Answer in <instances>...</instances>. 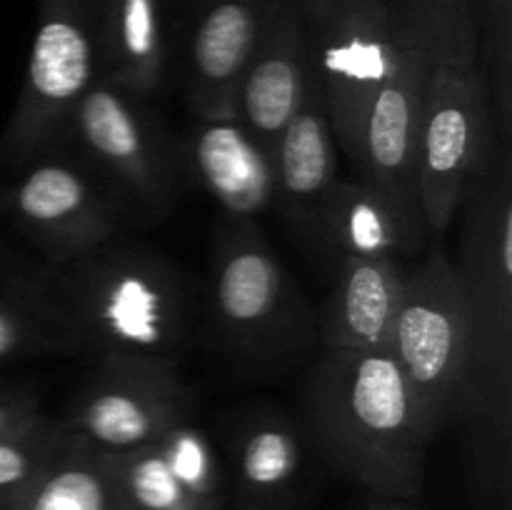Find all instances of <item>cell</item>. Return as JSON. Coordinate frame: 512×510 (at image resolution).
<instances>
[{
	"mask_svg": "<svg viewBox=\"0 0 512 510\" xmlns=\"http://www.w3.org/2000/svg\"><path fill=\"white\" fill-rule=\"evenodd\" d=\"M465 228L455 263L473 328V425L480 488L510 508L512 433V150L495 143L465 190Z\"/></svg>",
	"mask_w": 512,
	"mask_h": 510,
	"instance_id": "obj_2",
	"label": "cell"
},
{
	"mask_svg": "<svg viewBox=\"0 0 512 510\" xmlns=\"http://www.w3.org/2000/svg\"><path fill=\"white\" fill-rule=\"evenodd\" d=\"M0 283L28 298L75 353L175 363L188 340V300L173 270L140 250L105 248L75 260H23L0 250Z\"/></svg>",
	"mask_w": 512,
	"mask_h": 510,
	"instance_id": "obj_1",
	"label": "cell"
},
{
	"mask_svg": "<svg viewBox=\"0 0 512 510\" xmlns=\"http://www.w3.org/2000/svg\"><path fill=\"white\" fill-rule=\"evenodd\" d=\"M185 148L195 178L230 218L250 223L275 205L273 150L250 133L235 110L195 115Z\"/></svg>",
	"mask_w": 512,
	"mask_h": 510,
	"instance_id": "obj_15",
	"label": "cell"
},
{
	"mask_svg": "<svg viewBox=\"0 0 512 510\" xmlns=\"http://www.w3.org/2000/svg\"><path fill=\"white\" fill-rule=\"evenodd\" d=\"M275 205L310 233L315 213L338 183V143L313 70L303 103L273 148Z\"/></svg>",
	"mask_w": 512,
	"mask_h": 510,
	"instance_id": "obj_17",
	"label": "cell"
},
{
	"mask_svg": "<svg viewBox=\"0 0 512 510\" xmlns=\"http://www.w3.org/2000/svg\"><path fill=\"white\" fill-rule=\"evenodd\" d=\"M408 268L393 258L340 260L338 283L325 310V350L388 348Z\"/></svg>",
	"mask_w": 512,
	"mask_h": 510,
	"instance_id": "obj_18",
	"label": "cell"
},
{
	"mask_svg": "<svg viewBox=\"0 0 512 510\" xmlns=\"http://www.w3.org/2000/svg\"><path fill=\"white\" fill-rule=\"evenodd\" d=\"M8 208L45 260L53 263L105 248L120 223L118 203L83 165L58 150L28 160L8 193Z\"/></svg>",
	"mask_w": 512,
	"mask_h": 510,
	"instance_id": "obj_11",
	"label": "cell"
},
{
	"mask_svg": "<svg viewBox=\"0 0 512 510\" xmlns=\"http://www.w3.org/2000/svg\"><path fill=\"white\" fill-rule=\"evenodd\" d=\"M495 115L480 60H433L418 143V205L428 233L445 235L495 148Z\"/></svg>",
	"mask_w": 512,
	"mask_h": 510,
	"instance_id": "obj_5",
	"label": "cell"
},
{
	"mask_svg": "<svg viewBox=\"0 0 512 510\" xmlns=\"http://www.w3.org/2000/svg\"><path fill=\"white\" fill-rule=\"evenodd\" d=\"M40 415L38 398L28 393H15V395H3L0 398V438L13 430L23 428L30 420H35Z\"/></svg>",
	"mask_w": 512,
	"mask_h": 510,
	"instance_id": "obj_26",
	"label": "cell"
},
{
	"mask_svg": "<svg viewBox=\"0 0 512 510\" xmlns=\"http://www.w3.org/2000/svg\"><path fill=\"white\" fill-rule=\"evenodd\" d=\"M390 353L408 378L435 435L468 415L473 390V328L458 268L440 248L405 278Z\"/></svg>",
	"mask_w": 512,
	"mask_h": 510,
	"instance_id": "obj_4",
	"label": "cell"
},
{
	"mask_svg": "<svg viewBox=\"0 0 512 510\" xmlns=\"http://www.w3.org/2000/svg\"><path fill=\"white\" fill-rule=\"evenodd\" d=\"M235 490L245 510H280L293 500L303 473V448L293 425L263 415L235 438Z\"/></svg>",
	"mask_w": 512,
	"mask_h": 510,
	"instance_id": "obj_20",
	"label": "cell"
},
{
	"mask_svg": "<svg viewBox=\"0 0 512 510\" xmlns=\"http://www.w3.org/2000/svg\"><path fill=\"white\" fill-rule=\"evenodd\" d=\"M305 418L323 453L383 498H415L433 443L390 348L325 350L305 383Z\"/></svg>",
	"mask_w": 512,
	"mask_h": 510,
	"instance_id": "obj_3",
	"label": "cell"
},
{
	"mask_svg": "<svg viewBox=\"0 0 512 510\" xmlns=\"http://www.w3.org/2000/svg\"><path fill=\"white\" fill-rule=\"evenodd\" d=\"M210 295L218 328L253 358H278L310 338L303 300L278 255L245 220L220 238Z\"/></svg>",
	"mask_w": 512,
	"mask_h": 510,
	"instance_id": "obj_8",
	"label": "cell"
},
{
	"mask_svg": "<svg viewBox=\"0 0 512 510\" xmlns=\"http://www.w3.org/2000/svg\"><path fill=\"white\" fill-rule=\"evenodd\" d=\"M0 510H125L103 455L75 438Z\"/></svg>",
	"mask_w": 512,
	"mask_h": 510,
	"instance_id": "obj_21",
	"label": "cell"
},
{
	"mask_svg": "<svg viewBox=\"0 0 512 510\" xmlns=\"http://www.w3.org/2000/svg\"><path fill=\"white\" fill-rule=\"evenodd\" d=\"M40 353H75V348L48 315L0 283V363Z\"/></svg>",
	"mask_w": 512,
	"mask_h": 510,
	"instance_id": "obj_25",
	"label": "cell"
},
{
	"mask_svg": "<svg viewBox=\"0 0 512 510\" xmlns=\"http://www.w3.org/2000/svg\"><path fill=\"white\" fill-rule=\"evenodd\" d=\"M140 100L98 78L75 103L65 143L78 145L85 160L103 170L125 198L158 213L173 200L178 175L158 123Z\"/></svg>",
	"mask_w": 512,
	"mask_h": 510,
	"instance_id": "obj_9",
	"label": "cell"
},
{
	"mask_svg": "<svg viewBox=\"0 0 512 510\" xmlns=\"http://www.w3.org/2000/svg\"><path fill=\"white\" fill-rule=\"evenodd\" d=\"M125 510H223L195 488L158 440L125 453H100Z\"/></svg>",
	"mask_w": 512,
	"mask_h": 510,
	"instance_id": "obj_22",
	"label": "cell"
},
{
	"mask_svg": "<svg viewBox=\"0 0 512 510\" xmlns=\"http://www.w3.org/2000/svg\"><path fill=\"white\" fill-rule=\"evenodd\" d=\"M163 0H100L98 78L148 98L165 80Z\"/></svg>",
	"mask_w": 512,
	"mask_h": 510,
	"instance_id": "obj_19",
	"label": "cell"
},
{
	"mask_svg": "<svg viewBox=\"0 0 512 510\" xmlns=\"http://www.w3.org/2000/svg\"><path fill=\"white\" fill-rule=\"evenodd\" d=\"M430 65V53L410 35L365 115L358 160L363 180L418 210V143Z\"/></svg>",
	"mask_w": 512,
	"mask_h": 510,
	"instance_id": "obj_12",
	"label": "cell"
},
{
	"mask_svg": "<svg viewBox=\"0 0 512 510\" xmlns=\"http://www.w3.org/2000/svg\"><path fill=\"white\" fill-rule=\"evenodd\" d=\"M68 440L63 423L40 413L23 428L0 438V505L28 483H33L40 470L60 453Z\"/></svg>",
	"mask_w": 512,
	"mask_h": 510,
	"instance_id": "obj_24",
	"label": "cell"
},
{
	"mask_svg": "<svg viewBox=\"0 0 512 510\" xmlns=\"http://www.w3.org/2000/svg\"><path fill=\"white\" fill-rule=\"evenodd\" d=\"M100 0H38V25L18 105L5 130L15 163L65 143L80 95L98 80Z\"/></svg>",
	"mask_w": 512,
	"mask_h": 510,
	"instance_id": "obj_6",
	"label": "cell"
},
{
	"mask_svg": "<svg viewBox=\"0 0 512 510\" xmlns=\"http://www.w3.org/2000/svg\"><path fill=\"white\" fill-rule=\"evenodd\" d=\"M193 393L175 363L100 360L95 378L60 418L65 433L98 453H125L188 420Z\"/></svg>",
	"mask_w": 512,
	"mask_h": 510,
	"instance_id": "obj_10",
	"label": "cell"
},
{
	"mask_svg": "<svg viewBox=\"0 0 512 510\" xmlns=\"http://www.w3.org/2000/svg\"><path fill=\"white\" fill-rule=\"evenodd\" d=\"M310 75V28L298 0H268L258 45L240 80L235 113L273 150L303 103Z\"/></svg>",
	"mask_w": 512,
	"mask_h": 510,
	"instance_id": "obj_13",
	"label": "cell"
},
{
	"mask_svg": "<svg viewBox=\"0 0 512 510\" xmlns=\"http://www.w3.org/2000/svg\"><path fill=\"white\" fill-rule=\"evenodd\" d=\"M340 0H298V8L303 13L305 23H308L310 33L318 30L320 25H325V20L333 15V10L338 8Z\"/></svg>",
	"mask_w": 512,
	"mask_h": 510,
	"instance_id": "obj_27",
	"label": "cell"
},
{
	"mask_svg": "<svg viewBox=\"0 0 512 510\" xmlns=\"http://www.w3.org/2000/svg\"><path fill=\"white\" fill-rule=\"evenodd\" d=\"M380 510H388V508H380Z\"/></svg>",
	"mask_w": 512,
	"mask_h": 510,
	"instance_id": "obj_28",
	"label": "cell"
},
{
	"mask_svg": "<svg viewBox=\"0 0 512 510\" xmlns=\"http://www.w3.org/2000/svg\"><path fill=\"white\" fill-rule=\"evenodd\" d=\"M268 0H205L188 48L193 115L233 113L240 80L258 45Z\"/></svg>",
	"mask_w": 512,
	"mask_h": 510,
	"instance_id": "obj_16",
	"label": "cell"
},
{
	"mask_svg": "<svg viewBox=\"0 0 512 510\" xmlns=\"http://www.w3.org/2000/svg\"><path fill=\"white\" fill-rule=\"evenodd\" d=\"M408 40L390 0H340L310 33V70L323 90L335 143L355 165L370 103Z\"/></svg>",
	"mask_w": 512,
	"mask_h": 510,
	"instance_id": "obj_7",
	"label": "cell"
},
{
	"mask_svg": "<svg viewBox=\"0 0 512 510\" xmlns=\"http://www.w3.org/2000/svg\"><path fill=\"white\" fill-rule=\"evenodd\" d=\"M310 235L340 263L345 258H410L425 248L430 233L415 205L360 178L338 180L330 188Z\"/></svg>",
	"mask_w": 512,
	"mask_h": 510,
	"instance_id": "obj_14",
	"label": "cell"
},
{
	"mask_svg": "<svg viewBox=\"0 0 512 510\" xmlns=\"http://www.w3.org/2000/svg\"><path fill=\"white\" fill-rule=\"evenodd\" d=\"M390 5L433 60H480L485 0H390Z\"/></svg>",
	"mask_w": 512,
	"mask_h": 510,
	"instance_id": "obj_23",
	"label": "cell"
}]
</instances>
